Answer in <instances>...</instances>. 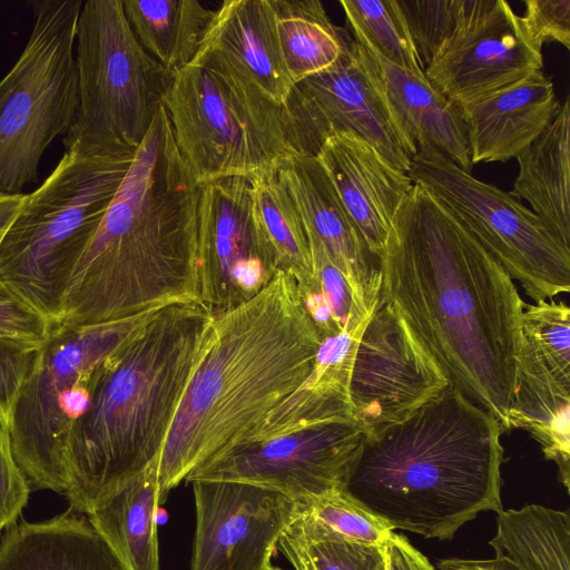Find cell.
I'll return each mask as SVG.
<instances>
[{
	"instance_id": "cell-1",
	"label": "cell",
	"mask_w": 570,
	"mask_h": 570,
	"mask_svg": "<svg viewBox=\"0 0 570 570\" xmlns=\"http://www.w3.org/2000/svg\"><path fill=\"white\" fill-rule=\"evenodd\" d=\"M392 305L451 384L508 431L522 344L523 302L471 229L417 184L379 257Z\"/></svg>"
},
{
	"instance_id": "cell-2",
	"label": "cell",
	"mask_w": 570,
	"mask_h": 570,
	"mask_svg": "<svg viewBox=\"0 0 570 570\" xmlns=\"http://www.w3.org/2000/svg\"><path fill=\"white\" fill-rule=\"evenodd\" d=\"M199 187L160 106L70 275L52 328L202 303Z\"/></svg>"
},
{
	"instance_id": "cell-3",
	"label": "cell",
	"mask_w": 570,
	"mask_h": 570,
	"mask_svg": "<svg viewBox=\"0 0 570 570\" xmlns=\"http://www.w3.org/2000/svg\"><path fill=\"white\" fill-rule=\"evenodd\" d=\"M321 341L296 283L283 272L214 317L158 458L161 503L193 471L240 445L302 385Z\"/></svg>"
},
{
	"instance_id": "cell-4",
	"label": "cell",
	"mask_w": 570,
	"mask_h": 570,
	"mask_svg": "<svg viewBox=\"0 0 570 570\" xmlns=\"http://www.w3.org/2000/svg\"><path fill=\"white\" fill-rule=\"evenodd\" d=\"M499 421L450 384L404 420L366 434L344 491L393 531L451 539L500 512Z\"/></svg>"
},
{
	"instance_id": "cell-5",
	"label": "cell",
	"mask_w": 570,
	"mask_h": 570,
	"mask_svg": "<svg viewBox=\"0 0 570 570\" xmlns=\"http://www.w3.org/2000/svg\"><path fill=\"white\" fill-rule=\"evenodd\" d=\"M213 323L203 303L167 306L104 362L90 406L68 441L70 511L89 513L158 460Z\"/></svg>"
},
{
	"instance_id": "cell-6",
	"label": "cell",
	"mask_w": 570,
	"mask_h": 570,
	"mask_svg": "<svg viewBox=\"0 0 570 570\" xmlns=\"http://www.w3.org/2000/svg\"><path fill=\"white\" fill-rule=\"evenodd\" d=\"M134 151L70 147L24 200L0 243V282L51 324L67 283L122 183Z\"/></svg>"
},
{
	"instance_id": "cell-7",
	"label": "cell",
	"mask_w": 570,
	"mask_h": 570,
	"mask_svg": "<svg viewBox=\"0 0 570 570\" xmlns=\"http://www.w3.org/2000/svg\"><path fill=\"white\" fill-rule=\"evenodd\" d=\"M161 105L198 185L276 173L301 154L285 107L217 52L198 50L174 72Z\"/></svg>"
},
{
	"instance_id": "cell-8",
	"label": "cell",
	"mask_w": 570,
	"mask_h": 570,
	"mask_svg": "<svg viewBox=\"0 0 570 570\" xmlns=\"http://www.w3.org/2000/svg\"><path fill=\"white\" fill-rule=\"evenodd\" d=\"M154 313L52 328L9 422L12 452L30 489L67 492L68 441L90 406L101 366Z\"/></svg>"
},
{
	"instance_id": "cell-9",
	"label": "cell",
	"mask_w": 570,
	"mask_h": 570,
	"mask_svg": "<svg viewBox=\"0 0 570 570\" xmlns=\"http://www.w3.org/2000/svg\"><path fill=\"white\" fill-rule=\"evenodd\" d=\"M75 45L79 101L65 149L136 150L174 72L138 42L121 0L83 2Z\"/></svg>"
},
{
	"instance_id": "cell-10",
	"label": "cell",
	"mask_w": 570,
	"mask_h": 570,
	"mask_svg": "<svg viewBox=\"0 0 570 570\" xmlns=\"http://www.w3.org/2000/svg\"><path fill=\"white\" fill-rule=\"evenodd\" d=\"M33 27L0 80V193L38 180L40 158L69 130L78 108L75 59L81 0H32Z\"/></svg>"
},
{
	"instance_id": "cell-11",
	"label": "cell",
	"mask_w": 570,
	"mask_h": 570,
	"mask_svg": "<svg viewBox=\"0 0 570 570\" xmlns=\"http://www.w3.org/2000/svg\"><path fill=\"white\" fill-rule=\"evenodd\" d=\"M407 175L446 205L535 303L569 293L570 248L521 200L430 145L417 148Z\"/></svg>"
},
{
	"instance_id": "cell-12",
	"label": "cell",
	"mask_w": 570,
	"mask_h": 570,
	"mask_svg": "<svg viewBox=\"0 0 570 570\" xmlns=\"http://www.w3.org/2000/svg\"><path fill=\"white\" fill-rule=\"evenodd\" d=\"M364 436L353 421L332 419L242 444L199 466L185 481L247 483L294 501L320 497L344 490Z\"/></svg>"
},
{
	"instance_id": "cell-13",
	"label": "cell",
	"mask_w": 570,
	"mask_h": 570,
	"mask_svg": "<svg viewBox=\"0 0 570 570\" xmlns=\"http://www.w3.org/2000/svg\"><path fill=\"white\" fill-rule=\"evenodd\" d=\"M198 263L200 301L214 317L252 299L279 272L256 217L248 178L200 185Z\"/></svg>"
},
{
	"instance_id": "cell-14",
	"label": "cell",
	"mask_w": 570,
	"mask_h": 570,
	"mask_svg": "<svg viewBox=\"0 0 570 570\" xmlns=\"http://www.w3.org/2000/svg\"><path fill=\"white\" fill-rule=\"evenodd\" d=\"M301 154L316 156L324 141L350 132L409 173L415 153L400 132L353 37L328 69L295 83L284 105Z\"/></svg>"
},
{
	"instance_id": "cell-15",
	"label": "cell",
	"mask_w": 570,
	"mask_h": 570,
	"mask_svg": "<svg viewBox=\"0 0 570 570\" xmlns=\"http://www.w3.org/2000/svg\"><path fill=\"white\" fill-rule=\"evenodd\" d=\"M517 384L508 431L527 430L570 489V308L563 301L523 304Z\"/></svg>"
},
{
	"instance_id": "cell-16",
	"label": "cell",
	"mask_w": 570,
	"mask_h": 570,
	"mask_svg": "<svg viewBox=\"0 0 570 570\" xmlns=\"http://www.w3.org/2000/svg\"><path fill=\"white\" fill-rule=\"evenodd\" d=\"M450 384L394 307L379 299L353 362L352 421L365 435L375 433L404 420Z\"/></svg>"
},
{
	"instance_id": "cell-17",
	"label": "cell",
	"mask_w": 570,
	"mask_h": 570,
	"mask_svg": "<svg viewBox=\"0 0 570 570\" xmlns=\"http://www.w3.org/2000/svg\"><path fill=\"white\" fill-rule=\"evenodd\" d=\"M541 48L504 0H472L468 13L424 70L459 107L542 70Z\"/></svg>"
},
{
	"instance_id": "cell-18",
	"label": "cell",
	"mask_w": 570,
	"mask_h": 570,
	"mask_svg": "<svg viewBox=\"0 0 570 570\" xmlns=\"http://www.w3.org/2000/svg\"><path fill=\"white\" fill-rule=\"evenodd\" d=\"M196 528L190 570H263L296 513L276 491L230 481L193 482Z\"/></svg>"
},
{
	"instance_id": "cell-19",
	"label": "cell",
	"mask_w": 570,
	"mask_h": 570,
	"mask_svg": "<svg viewBox=\"0 0 570 570\" xmlns=\"http://www.w3.org/2000/svg\"><path fill=\"white\" fill-rule=\"evenodd\" d=\"M276 173L294 200L306 233L320 240L356 295L375 308L381 292L379 261L318 159L294 154L282 161Z\"/></svg>"
},
{
	"instance_id": "cell-20",
	"label": "cell",
	"mask_w": 570,
	"mask_h": 570,
	"mask_svg": "<svg viewBox=\"0 0 570 570\" xmlns=\"http://www.w3.org/2000/svg\"><path fill=\"white\" fill-rule=\"evenodd\" d=\"M315 157L370 252L379 259L392 219L413 181L370 144L350 132L328 137Z\"/></svg>"
},
{
	"instance_id": "cell-21",
	"label": "cell",
	"mask_w": 570,
	"mask_h": 570,
	"mask_svg": "<svg viewBox=\"0 0 570 570\" xmlns=\"http://www.w3.org/2000/svg\"><path fill=\"white\" fill-rule=\"evenodd\" d=\"M403 138L416 154L430 145L461 169L471 173L461 109L442 95L423 71L396 66L380 56L363 38L353 35Z\"/></svg>"
},
{
	"instance_id": "cell-22",
	"label": "cell",
	"mask_w": 570,
	"mask_h": 570,
	"mask_svg": "<svg viewBox=\"0 0 570 570\" xmlns=\"http://www.w3.org/2000/svg\"><path fill=\"white\" fill-rule=\"evenodd\" d=\"M542 70L460 107L472 166L515 158L551 122L560 107Z\"/></svg>"
},
{
	"instance_id": "cell-23",
	"label": "cell",
	"mask_w": 570,
	"mask_h": 570,
	"mask_svg": "<svg viewBox=\"0 0 570 570\" xmlns=\"http://www.w3.org/2000/svg\"><path fill=\"white\" fill-rule=\"evenodd\" d=\"M198 50L222 55L272 101L284 106L294 82L285 68L269 0H226Z\"/></svg>"
},
{
	"instance_id": "cell-24",
	"label": "cell",
	"mask_w": 570,
	"mask_h": 570,
	"mask_svg": "<svg viewBox=\"0 0 570 570\" xmlns=\"http://www.w3.org/2000/svg\"><path fill=\"white\" fill-rule=\"evenodd\" d=\"M0 570H125L90 524L71 511L50 520L21 522L0 542Z\"/></svg>"
},
{
	"instance_id": "cell-25",
	"label": "cell",
	"mask_w": 570,
	"mask_h": 570,
	"mask_svg": "<svg viewBox=\"0 0 570 570\" xmlns=\"http://www.w3.org/2000/svg\"><path fill=\"white\" fill-rule=\"evenodd\" d=\"M157 463L125 481L87 513L125 570H159Z\"/></svg>"
},
{
	"instance_id": "cell-26",
	"label": "cell",
	"mask_w": 570,
	"mask_h": 570,
	"mask_svg": "<svg viewBox=\"0 0 570 570\" xmlns=\"http://www.w3.org/2000/svg\"><path fill=\"white\" fill-rule=\"evenodd\" d=\"M511 196L533 213L570 248V101L560 104L548 127L517 157Z\"/></svg>"
},
{
	"instance_id": "cell-27",
	"label": "cell",
	"mask_w": 570,
	"mask_h": 570,
	"mask_svg": "<svg viewBox=\"0 0 570 570\" xmlns=\"http://www.w3.org/2000/svg\"><path fill=\"white\" fill-rule=\"evenodd\" d=\"M489 544L513 570H570V517L539 504L502 509Z\"/></svg>"
},
{
	"instance_id": "cell-28",
	"label": "cell",
	"mask_w": 570,
	"mask_h": 570,
	"mask_svg": "<svg viewBox=\"0 0 570 570\" xmlns=\"http://www.w3.org/2000/svg\"><path fill=\"white\" fill-rule=\"evenodd\" d=\"M125 16L142 48L171 72L198 52L215 10L197 0H121Z\"/></svg>"
},
{
	"instance_id": "cell-29",
	"label": "cell",
	"mask_w": 570,
	"mask_h": 570,
	"mask_svg": "<svg viewBox=\"0 0 570 570\" xmlns=\"http://www.w3.org/2000/svg\"><path fill=\"white\" fill-rule=\"evenodd\" d=\"M288 76L295 83L332 67L351 35L335 26L318 0H269Z\"/></svg>"
},
{
	"instance_id": "cell-30",
	"label": "cell",
	"mask_w": 570,
	"mask_h": 570,
	"mask_svg": "<svg viewBox=\"0 0 570 570\" xmlns=\"http://www.w3.org/2000/svg\"><path fill=\"white\" fill-rule=\"evenodd\" d=\"M256 217L275 253L279 272L305 291L314 285L309 242L302 217L277 173L248 178Z\"/></svg>"
},
{
	"instance_id": "cell-31",
	"label": "cell",
	"mask_w": 570,
	"mask_h": 570,
	"mask_svg": "<svg viewBox=\"0 0 570 570\" xmlns=\"http://www.w3.org/2000/svg\"><path fill=\"white\" fill-rule=\"evenodd\" d=\"M296 502L294 521L308 534L385 544L394 532L385 522L366 511L344 490Z\"/></svg>"
},
{
	"instance_id": "cell-32",
	"label": "cell",
	"mask_w": 570,
	"mask_h": 570,
	"mask_svg": "<svg viewBox=\"0 0 570 570\" xmlns=\"http://www.w3.org/2000/svg\"><path fill=\"white\" fill-rule=\"evenodd\" d=\"M340 3L353 35L363 38L387 61L423 71L396 0H341Z\"/></svg>"
},
{
	"instance_id": "cell-33",
	"label": "cell",
	"mask_w": 570,
	"mask_h": 570,
	"mask_svg": "<svg viewBox=\"0 0 570 570\" xmlns=\"http://www.w3.org/2000/svg\"><path fill=\"white\" fill-rule=\"evenodd\" d=\"M422 70L452 36L472 0H396Z\"/></svg>"
},
{
	"instance_id": "cell-34",
	"label": "cell",
	"mask_w": 570,
	"mask_h": 570,
	"mask_svg": "<svg viewBox=\"0 0 570 570\" xmlns=\"http://www.w3.org/2000/svg\"><path fill=\"white\" fill-rule=\"evenodd\" d=\"M301 531L317 570H387L385 544Z\"/></svg>"
},
{
	"instance_id": "cell-35",
	"label": "cell",
	"mask_w": 570,
	"mask_h": 570,
	"mask_svg": "<svg viewBox=\"0 0 570 570\" xmlns=\"http://www.w3.org/2000/svg\"><path fill=\"white\" fill-rule=\"evenodd\" d=\"M42 344L0 337V419L8 428Z\"/></svg>"
},
{
	"instance_id": "cell-36",
	"label": "cell",
	"mask_w": 570,
	"mask_h": 570,
	"mask_svg": "<svg viewBox=\"0 0 570 570\" xmlns=\"http://www.w3.org/2000/svg\"><path fill=\"white\" fill-rule=\"evenodd\" d=\"M52 331L50 322L0 282V337L42 344Z\"/></svg>"
},
{
	"instance_id": "cell-37",
	"label": "cell",
	"mask_w": 570,
	"mask_h": 570,
	"mask_svg": "<svg viewBox=\"0 0 570 570\" xmlns=\"http://www.w3.org/2000/svg\"><path fill=\"white\" fill-rule=\"evenodd\" d=\"M29 492L30 485L12 452L9 428L0 419V532L16 524Z\"/></svg>"
},
{
	"instance_id": "cell-38",
	"label": "cell",
	"mask_w": 570,
	"mask_h": 570,
	"mask_svg": "<svg viewBox=\"0 0 570 570\" xmlns=\"http://www.w3.org/2000/svg\"><path fill=\"white\" fill-rule=\"evenodd\" d=\"M524 6L521 21L532 41L570 49V0H525Z\"/></svg>"
},
{
	"instance_id": "cell-39",
	"label": "cell",
	"mask_w": 570,
	"mask_h": 570,
	"mask_svg": "<svg viewBox=\"0 0 570 570\" xmlns=\"http://www.w3.org/2000/svg\"><path fill=\"white\" fill-rule=\"evenodd\" d=\"M385 549L387 570H435L428 558L403 535L393 532Z\"/></svg>"
},
{
	"instance_id": "cell-40",
	"label": "cell",
	"mask_w": 570,
	"mask_h": 570,
	"mask_svg": "<svg viewBox=\"0 0 570 570\" xmlns=\"http://www.w3.org/2000/svg\"><path fill=\"white\" fill-rule=\"evenodd\" d=\"M278 546L295 570H317L306 542L294 522L282 534Z\"/></svg>"
},
{
	"instance_id": "cell-41",
	"label": "cell",
	"mask_w": 570,
	"mask_h": 570,
	"mask_svg": "<svg viewBox=\"0 0 570 570\" xmlns=\"http://www.w3.org/2000/svg\"><path fill=\"white\" fill-rule=\"evenodd\" d=\"M439 570H513L505 562L498 559H462L448 558L439 560Z\"/></svg>"
},
{
	"instance_id": "cell-42",
	"label": "cell",
	"mask_w": 570,
	"mask_h": 570,
	"mask_svg": "<svg viewBox=\"0 0 570 570\" xmlns=\"http://www.w3.org/2000/svg\"><path fill=\"white\" fill-rule=\"evenodd\" d=\"M24 197L26 194L9 195L0 193V243L18 214Z\"/></svg>"
},
{
	"instance_id": "cell-43",
	"label": "cell",
	"mask_w": 570,
	"mask_h": 570,
	"mask_svg": "<svg viewBox=\"0 0 570 570\" xmlns=\"http://www.w3.org/2000/svg\"><path fill=\"white\" fill-rule=\"evenodd\" d=\"M263 570H284V569H282V568H278V567H275V566L271 564V566L266 567V568H265V569H263Z\"/></svg>"
}]
</instances>
